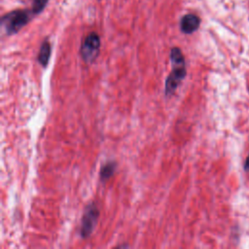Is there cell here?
<instances>
[{
	"instance_id": "6da1fadb",
	"label": "cell",
	"mask_w": 249,
	"mask_h": 249,
	"mask_svg": "<svg viewBox=\"0 0 249 249\" xmlns=\"http://www.w3.org/2000/svg\"><path fill=\"white\" fill-rule=\"evenodd\" d=\"M170 60L172 64V70L165 80L164 91L166 95H171L176 90L187 73L185 58L179 48L171 49Z\"/></svg>"
},
{
	"instance_id": "7a4b0ae2",
	"label": "cell",
	"mask_w": 249,
	"mask_h": 249,
	"mask_svg": "<svg viewBox=\"0 0 249 249\" xmlns=\"http://www.w3.org/2000/svg\"><path fill=\"white\" fill-rule=\"evenodd\" d=\"M30 19V13L27 11H14L2 18V25L8 35L17 33Z\"/></svg>"
},
{
	"instance_id": "3957f363",
	"label": "cell",
	"mask_w": 249,
	"mask_h": 249,
	"mask_svg": "<svg viewBox=\"0 0 249 249\" xmlns=\"http://www.w3.org/2000/svg\"><path fill=\"white\" fill-rule=\"evenodd\" d=\"M99 217V210L95 203H89L84 212L81 228H80V234L82 237H88L93 231L94 226Z\"/></svg>"
},
{
	"instance_id": "277c9868",
	"label": "cell",
	"mask_w": 249,
	"mask_h": 249,
	"mask_svg": "<svg viewBox=\"0 0 249 249\" xmlns=\"http://www.w3.org/2000/svg\"><path fill=\"white\" fill-rule=\"evenodd\" d=\"M100 49V38L99 36L91 32L84 40L81 47V54L83 59L89 63L95 59Z\"/></svg>"
},
{
	"instance_id": "5b68a950",
	"label": "cell",
	"mask_w": 249,
	"mask_h": 249,
	"mask_svg": "<svg viewBox=\"0 0 249 249\" xmlns=\"http://www.w3.org/2000/svg\"><path fill=\"white\" fill-rule=\"evenodd\" d=\"M199 24H200V19L197 16L194 14H188L181 18L180 28L182 32L186 34H191L198 28Z\"/></svg>"
},
{
	"instance_id": "8992f818",
	"label": "cell",
	"mask_w": 249,
	"mask_h": 249,
	"mask_svg": "<svg viewBox=\"0 0 249 249\" xmlns=\"http://www.w3.org/2000/svg\"><path fill=\"white\" fill-rule=\"evenodd\" d=\"M51 52H52V48H51V44L49 43L48 40H45L41 47H40V51L38 53V62L43 66L46 67L48 65L50 56H51Z\"/></svg>"
},
{
	"instance_id": "52a82bcc",
	"label": "cell",
	"mask_w": 249,
	"mask_h": 249,
	"mask_svg": "<svg viewBox=\"0 0 249 249\" xmlns=\"http://www.w3.org/2000/svg\"><path fill=\"white\" fill-rule=\"evenodd\" d=\"M117 167V163L115 161L106 162L100 169V178L102 181L108 180L115 172Z\"/></svg>"
},
{
	"instance_id": "ba28073f",
	"label": "cell",
	"mask_w": 249,
	"mask_h": 249,
	"mask_svg": "<svg viewBox=\"0 0 249 249\" xmlns=\"http://www.w3.org/2000/svg\"><path fill=\"white\" fill-rule=\"evenodd\" d=\"M48 0H33V7H32V12L34 14L40 13L46 6Z\"/></svg>"
},
{
	"instance_id": "9c48e42d",
	"label": "cell",
	"mask_w": 249,
	"mask_h": 249,
	"mask_svg": "<svg viewBox=\"0 0 249 249\" xmlns=\"http://www.w3.org/2000/svg\"><path fill=\"white\" fill-rule=\"evenodd\" d=\"M244 169H245L246 171H249V155H248V157H247L246 160H245V162H244Z\"/></svg>"
}]
</instances>
